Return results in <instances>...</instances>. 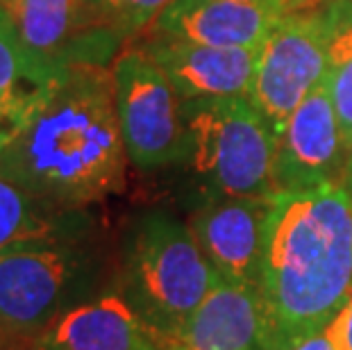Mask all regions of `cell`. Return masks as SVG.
Wrapping results in <instances>:
<instances>
[{"label":"cell","mask_w":352,"mask_h":350,"mask_svg":"<svg viewBox=\"0 0 352 350\" xmlns=\"http://www.w3.org/2000/svg\"><path fill=\"white\" fill-rule=\"evenodd\" d=\"M325 78L323 5L282 14L257 48L245 98L277 135L294 109Z\"/></svg>","instance_id":"obj_6"},{"label":"cell","mask_w":352,"mask_h":350,"mask_svg":"<svg viewBox=\"0 0 352 350\" xmlns=\"http://www.w3.org/2000/svg\"><path fill=\"white\" fill-rule=\"evenodd\" d=\"M282 14L239 0H170L148 32L216 48L257 50Z\"/></svg>","instance_id":"obj_14"},{"label":"cell","mask_w":352,"mask_h":350,"mask_svg":"<svg viewBox=\"0 0 352 350\" xmlns=\"http://www.w3.org/2000/svg\"><path fill=\"white\" fill-rule=\"evenodd\" d=\"M182 160L207 196L271 198L275 135L245 96L179 100Z\"/></svg>","instance_id":"obj_4"},{"label":"cell","mask_w":352,"mask_h":350,"mask_svg":"<svg viewBox=\"0 0 352 350\" xmlns=\"http://www.w3.org/2000/svg\"><path fill=\"white\" fill-rule=\"evenodd\" d=\"M100 25L114 30L125 43L151 30L170 0H85Z\"/></svg>","instance_id":"obj_18"},{"label":"cell","mask_w":352,"mask_h":350,"mask_svg":"<svg viewBox=\"0 0 352 350\" xmlns=\"http://www.w3.org/2000/svg\"><path fill=\"white\" fill-rule=\"evenodd\" d=\"M271 198L207 196L189 226L221 280L259 287Z\"/></svg>","instance_id":"obj_10"},{"label":"cell","mask_w":352,"mask_h":350,"mask_svg":"<svg viewBox=\"0 0 352 350\" xmlns=\"http://www.w3.org/2000/svg\"><path fill=\"white\" fill-rule=\"evenodd\" d=\"M5 344H7V341H5L3 337H0V346H5Z\"/></svg>","instance_id":"obj_24"},{"label":"cell","mask_w":352,"mask_h":350,"mask_svg":"<svg viewBox=\"0 0 352 350\" xmlns=\"http://www.w3.org/2000/svg\"><path fill=\"white\" fill-rule=\"evenodd\" d=\"M346 171L348 148L323 80L275 135V187L277 193L318 189L343 182Z\"/></svg>","instance_id":"obj_8"},{"label":"cell","mask_w":352,"mask_h":350,"mask_svg":"<svg viewBox=\"0 0 352 350\" xmlns=\"http://www.w3.org/2000/svg\"><path fill=\"white\" fill-rule=\"evenodd\" d=\"M39 98L41 96H19L0 91V151L19 135Z\"/></svg>","instance_id":"obj_19"},{"label":"cell","mask_w":352,"mask_h":350,"mask_svg":"<svg viewBox=\"0 0 352 350\" xmlns=\"http://www.w3.org/2000/svg\"><path fill=\"white\" fill-rule=\"evenodd\" d=\"M261 298L277 348L334 321L352 294V189L277 193L266 226Z\"/></svg>","instance_id":"obj_2"},{"label":"cell","mask_w":352,"mask_h":350,"mask_svg":"<svg viewBox=\"0 0 352 350\" xmlns=\"http://www.w3.org/2000/svg\"><path fill=\"white\" fill-rule=\"evenodd\" d=\"M329 334H332L334 344L339 350H352V294L341 307L339 314L334 316V321L327 325Z\"/></svg>","instance_id":"obj_20"},{"label":"cell","mask_w":352,"mask_h":350,"mask_svg":"<svg viewBox=\"0 0 352 350\" xmlns=\"http://www.w3.org/2000/svg\"><path fill=\"white\" fill-rule=\"evenodd\" d=\"M343 184L352 189V157H350V162H348V171H346V177H343Z\"/></svg>","instance_id":"obj_23"},{"label":"cell","mask_w":352,"mask_h":350,"mask_svg":"<svg viewBox=\"0 0 352 350\" xmlns=\"http://www.w3.org/2000/svg\"><path fill=\"white\" fill-rule=\"evenodd\" d=\"M144 34L146 39L137 43V48L164 71L179 100L248 94L257 50L216 48L157 32Z\"/></svg>","instance_id":"obj_12"},{"label":"cell","mask_w":352,"mask_h":350,"mask_svg":"<svg viewBox=\"0 0 352 350\" xmlns=\"http://www.w3.org/2000/svg\"><path fill=\"white\" fill-rule=\"evenodd\" d=\"M116 111L127 160L139 171H162L182 160L179 96L144 50L127 43L111 64Z\"/></svg>","instance_id":"obj_7"},{"label":"cell","mask_w":352,"mask_h":350,"mask_svg":"<svg viewBox=\"0 0 352 350\" xmlns=\"http://www.w3.org/2000/svg\"><path fill=\"white\" fill-rule=\"evenodd\" d=\"M94 280L91 252L71 234L0 250V337L32 341L73 305Z\"/></svg>","instance_id":"obj_5"},{"label":"cell","mask_w":352,"mask_h":350,"mask_svg":"<svg viewBox=\"0 0 352 350\" xmlns=\"http://www.w3.org/2000/svg\"><path fill=\"white\" fill-rule=\"evenodd\" d=\"M32 350H166L121 294L87 298L59 314Z\"/></svg>","instance_id":"obj_13"},{"label":"cell","mask_w":352,"mask_h":350,"mask_svg":"<svg viewBox=\"0 0 352 350\" xmlns=\"http://www.w3.org/2000/svg\"><path fill=\"white\" fill-rule=\"evenodd\" d=\"M325 87L339 116L343 141L352 157V0L323 3Z\"/></svg>","instance_id":"obj_16"},{"label":"cell","mask_w":352,"mask_h":350,"mask_svg":"<svg viewBox=\"0 0 352 350\" xmlns=\"http://www.w3.org/2000/svg\"><path fill=\"white\" fill-rule=\"evenodd\" d=\"M127 153L111 66H66L0 151V173L43 203L80 212L125 189Z\"/></svg>","instance_id":"obj_1"},{"label":"cell","mask_w":352,"mask_h":350,"mask_svg":"<svg viewBox=\"0 0 352 350\" xmlns=\"http://www.w3.org/2000/svg\"><path fill=\"white\" fill-rule=\"evenodd\" d=\"M157 339L166 350H280L259 287L228 280L216 282L175 332Z\"/></svg>","instance_id":"obj_11"},{"label":"cell","mask_w":352,"mask_h":350,"mask_svg":"<svg viewBox=\"0 0 352 350\" xmlns=\"http://www.w3.org/2000/svg\"><path fill=\"white\" fill-rule=\"evenodd\" d=\"M219 280L191 226L173 214L146 212L127 230L118 294L157 332H175Z\"/></svg>","instance_id":"obj_3"},{"label":"cell","mask_w":352,"mask_h":350,"mask_svg":"<svg viewBox=\"0 0 352 350\" xmlns=\"http://www.w3.org/2000/svg\"><path fill=\"white\" fill-rule=\"evenodd\" d=\"M239 3H252V5H264L280 14H289L296 10H307V7H318L327 3V0H239Z\"/></svg>","instance_id":"obj_22"},{"label":"cell","mask_w":352,"mask_h":350,"mask_svg":"<svg viewBox=\"0 0 352 350\" xmlns=\"http://www.w3.org/2000/svg\"><path fill=\"white\" fill-rule=\"evenodd\" d=\"M280 350H339L334 344L332 334L325 327L320 332H311L305 334V337H298L294 341H289L287 346H282Z\"/></svg>","instance_id":"obj_21"},{"label":"cell","mask_w":352,"mask_h":350,"mask_svg":"<svg viewBox=\"0 0 352 350\" xmlns=\"http://www.w3.org/2000/svg\"><path fill=\"white\" fill-rule=\"evenodd\" d=\"M57 73L25 46L12 14L0 5V91L41 96Z\"/></svg>","instance_id":"obj_17"},{"label":"cell","mask_w":352,"mask_h":350,"mask_svg":"<svg viewBox=\"0 0 352 350\" xmlns=\"http://www.w3.org/2000/svg\"><path fill=\"white\" fill-rule=\"evenodd\" d=\"M25 46L52 71L76 64L111 66L127 43L100 25L85 0H0Z\"/></svg>","instance_id":"obj_9"},{"label":"cell","mask_w":352,"mask_h":350,"mask_svg":"<svg viewBox=\"0 0 352 350\" xmlns=\"http://www.w3.org/2000/svg\"><path fill=\"white\" fill-rule=\"evenodd\" d=\"M76 212L57 210L16 180L0 173V250L10 245L78 232Z\"/></svg>","instance_id":"obj_15"}]
</instances>
